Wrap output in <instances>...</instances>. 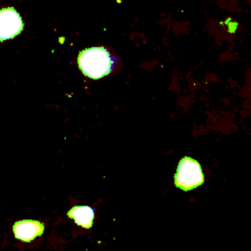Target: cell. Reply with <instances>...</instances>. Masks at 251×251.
Here are the masks:
<instances>
[{
    "mask_svg": "<svg viewBox=\"0 0 251 251\" xmlns=\"http://www.w3.org/2000/svg\"><path fill=\"white\" fill-rule=\"evenodd\" d=\"M67 216L84 228H90L93 225L94 211L89 206H74L68 211Z\"/></svg>",
    "mask_w": 251,
    "mask_h": 251,
    "instance_id": "5b68a950",
    "label": "cell"
},
{
    "mask_svg": "<svg viewBox=\"0 0 251 251\" xmlns=\"http://www.w3.org/2000/svg\"><path fill=\"white\" fill-rule=\"evenodd\" d=\"M225 23L227 25V29L230 33H234L236 31V29L238 28V24L236 22H234L233 20H231L230 18H227Z\"/></svg>",
    "mask_w": 251,
    "mask_h": 251,
    "instance_id": "8992f818",
    "label": "cell"
},
{
    "mask_svg": "<svg viewBox=\"0 0 251 251\" xmlns=\"http://www.w3.org/2000/svg\"><path fill=\"white\" fill-rule=\"evenodd\" d=\"M115 61L104 47H89L78 53L77 66L87 77L99 79L109 75Z\"/></svg>",
    "mask_w": 251,
    "mask_h": 251,
    "instance_id": "6da1fadb",
    "label": "cell"
},
{
    "mask_svg": "<svg viewBox=\"0 0 251 251\" xmlns=\"http://www.w3.org/2000/svg\"><path fill=\"white\" fill-rule=\"evenodd\" d=\"M24 29L21 15L13 7H6L0 11V40L4 42L19 35Z\"/></svg>",
    "mask_w": 251,
    "mask_h": 251,
    "instance_id": "3957f363",
    "label": "cell"
},
{
    "mask_svg": "<svg viewBox=\"0 0 251 251\" xmlns=\"http://www.w3.org/2000/svg\"><path fill=\"white\" fill-rule=\"evenodd\" d=\"M204 182V175L198 161L185 156L178 162L175 175V185L183 191H190Z\"/></svg>",
    "mask_w": 251,
    "mask_h": 251,
    "instance_id": "7a4b0ae2",
    "label": "cell"
},
{
    "mask_svg": "<svg viewBox=\"0 0 251 251\" xmlns=\"http://www.w3.org/2000/svg\"><path fill=\"white\" fill-rule=\"evenodd\" d=\"M44 225L35 220H22L13 225V233L17 239L30 242L44 232Z\"/></svg>",
    "mask_w": 251,
    "mask_h": 251,
    "instance_id": "277c9868",
    "label": "cell"
}]
</instances>
